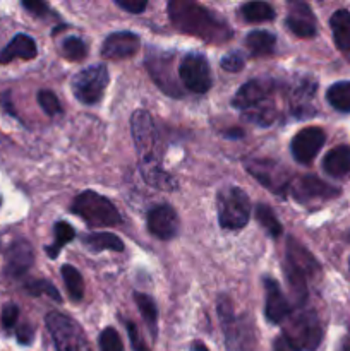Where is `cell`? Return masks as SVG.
<instances>
[{
  "label": "cell",
  "instance_id": "6da1fadb",
  "mask_svg": "<svg viewBox=\"0 0 350 351\" xmlns=\"http://www.w3.org/2000/svg\"><path fill=\"white\" fill-rule=\"evenodd\" d=\"M130 132L139 156V170L148 185L160 191H175L177 182L163 170L158 153V132L154 120L146 110H136L130 117Z\"/></svg>",
  "mask_w": 350,
  "mask_h": 351
},
{
  "label": "cell",
  "instance_id": "7a4b0ae2",
  "mask_svg": "<svg viewBox=\"0 0 350 351\" xmlns=\"http://www.w3.org/2000/svg\"><path fill=\"white\" fill-rule=\"evenodd\" d=\"M168 17L180 33L201 38L208 43H225L233 36V31L222 17L191 0H170Z\"/></svg>",
  "mask_w": 350,
  "mask_h": 351
},
{
  "label": "cell",
  "instance_id": "3957f363",
  "mask_svg": "<svg viewBox=\"0 0 350 351\" xmlns=\"http://www.w3.org/2000/svg\"><path fill=\"white\" fill-rule=\"evenodd\" d=\"M273 79H250L233 96L232 105L249 122L263 127L271 125L275 119H277V108L273 105Z\"/></svg>",
  "mask_w": 350,
  "mask_h": 351
},
{
  "label": "cell",
  "instance_id": "277c9868",
  "mask_svg": "<svg viewBox=\"0 0 350 351\" xmlns=\"http://www.w3.org/2000/svg\"><path fill=\"white\" fill-rule=\"evenodd\" d=\"M71 211L84 219V223L93 228L102 226H115L122 221L120 213L112 201L100 195L95 191H84L72 201Z\"/></svg>",
  "mask_w": 350,
  "mask_h": 351
},
{
  "label": "cell",
  "instance_id": "5b68a950",
  "mask_svg": "<svg viewBox=\"0 0 350 351\" xmlns=\"http://www.w3.org/2000/svg\"><path fill=\"white\" fill-rule=\"evenodd\" d=\"M48 332L57 351H93L81 326L62 312H50L45 317Z\"/></svg>",
  "mask_w": 350,
  "mask_h": 351
},
{
  "label": "cell",
  "instance_id": "8992f818",
  "mask_svg": "<svg viewBox=\"0 0 350 351\" xmlns=\"http://www.w3.org/2000/svg\"><path fill=\"white\" fill-rule=\"evenodd\" d=\"M216 311H218L229 351H253V329L247 324L246 317H240L233 312V305L230 298L220 297L218 304H216Z\"/></svg>",
  "mask_w": 350,
  "mask_h": 351
},
{
  "label": "cell",
  "instance_id": "52a82bcc",
  "mask_svg": "<svg viewBox=\"0 0 350 351\" xmlns=\"http://www.w3.org/2000/svg\"><path fill=\"white\" fill-rule=\"evenodd\" d=\"M220 226L225 230H240L250 216L249 195L239 187H226L216 197Z\"/></svg>",
  "mask_w": 350,
  "mask_h": 351
},
{
  "label": "cell",
  "instance_id": "ba28073f",
  "mask_svg": "<svg viewBox=\"0 0 350 351\" xmlns=\"http://www.w3.org/2000/svg\"><path fill=\"white\" fill-rule=\"evenodd\" d=\"M297 351H316L323 341V326L312 311L290 315L287 329L281 332Z\"/></svg>",
  "mask_w": 350,
  "mask_h": 351
},
{
  "label": "cell",
  "instance_id": "9c48e42d",
  "mask_svg": "<svg viewBox=\"0 0 350 351\" xmlns=\"http://www.w3.org/2000/svg\"><path fill=\"white\" fill-rule=\"evenodd\" d=\"M106 86H108V69L103 64L89 65L72 79V93L84 105L98 103Z\"/></svg>",
  "mask_w": 350,
  "mask_h": 351
},
{
  "label": "cell",
  "instance_id": "30bf717a",
  "mask_svg": "<svg viewBox=\"0 0 350 351\" xmlns=\"http://www.w3.org/2000/svg\"><path fill=\"white\" fill-rule=\"evenodd\" d=\"M178 79L189 91L196 93V95L208 93L213 84L208 58L202 53H198V51L185 55L182 58L180 65H178Z\"/></svg>",
  "mask_w": 350,
  "mask_h": 351
},
{
  "label": "cell",
  "instance_id": "8fae6325",
  "mask_svg": "<svg viewBox=\"0 0 350 351\" xmlns=\"http://www.w3.org/2000/svg\"><path fill=\"white\" fill-rule=\"evenodd\" d=\"M288 192L294 195L295 201L302 204H312V202L329 201L340 195V189L333 187L328 182L314 177V175H302V177L292 180Z\"/></svg>",
  "mask_w": 350,
  "mask_h": 351
},
{
  "label": "cell",
  "instance_id": "7c38bea8",
  "mask_svg": "<svg viewBox=\"0 0 350 351\" xmlns=\"http://www.w3.org/2000/svg\"><path fill=\"white\" fill-rule=\"evenodd\" d=\"M246 168L257 182L270 189L275 194L288 192L292 180L288 178V171L281 168L277 161L271 160H249L246 161Z\"/></svg>",
  "mask_w": 350,
  "mask_h": 351
},
{
  "label": "cell",
  "instance_id": "4fadbf2b",
  "mask_svg": "<svg viewBox=\"0 0 350 351\" xmlns=\"http://www.w3.org/2000/svg\"><path fill=\"white\" fill-rule=\"evenodd\" d=\"M146 67L148 72L151 74L153 81L156 82L158 88L163 89L167 95L172 98H180L182 89L175 82L174 74H172V67H174V55L165 53V51H154L151 50L150 55L146 57Z\"/></svg>",
  "mask_w": 350,
  "mask_h": 351
},
{
  "label": "cell",
  "instance_id": "5bb4252c",
  "mask_svg": "<svg viewBox=\"0 0 350 351\" xmlns=\"http://www.w3.org/2000/svg\"><path fill=\"white\" fill-rule=\"evenodd\" d=\"M325 130L319 129V127H305V129L299 130L294 139H292V156L297 163L309 165L318 156L321 147L325 146Z\"/></svg>",
  "mask_w": 350,
  "mask_h": 351
},
{
  "label": "cell",
  "instance_id": "9a60e30c",
  "mask_svg": "<svg viewBox=\"0 0 350 351\" xmlns=\"http://www.w3.org/2000/svg\"><path fill=\"white\" fill-rule=\"evenodd\" d=\"M148 230L160 240H170L178 232V218L170 204H158L148 213Z\"/></svg>",
  "mask_w": 350,
  "mask_h": 351
},
{
  "label": "cell",
  "instance_id": "2e32d148",
  "mask_svg": "<svg viewBox=\"0 0 350 351\" xmlns=\"http://www.w3.org/2000/svg\"><path fill=\"white\" fill-rule=\"evenodd\" d=\"M264 288H266V305H264L266 319L273 324H281L290 317V304L273 278H264Z\"/></svg>",
  "mask_w": 350,
  "mask_h": 351
},
{
  "label": "cell",
  "instance_id": "e0dca14e",
  "mask_svg": "<svg viewBox=\"0 0 350 351\" xmlns=\"http://www.w3.org/2000/svg\"><path fill=\"white\" fill-rule=\"evenodd\" d=\"M287 26L295 36L299 38H312L318 31V23L311 7L304 2H292L287 16Z\"/></svg>",
  "mask_w": 350,
  "mask_h": 351
},
{
  "label": "cell",
  "instance_id": "ac0fdd59",
  "mask_svg": "<svg viewBox=\"0 0 350 351\" xmlns=\"http://www.w3.org/2000/svg\"><path fill=\"white\" fill-rule=\"evenodd\" d=\"M139 36L130 31H119L105 38L102 45V55L106 58H129L139 50Z\"/></svg>",
  "mask_w": 350,
  "mask_h": 351
},
{
  "label": "cell",
  "instance_id": "d6986e66",
  "mask_svg": "<svg viewBox=\"0 0 350 351\" xmlns=\"http://www.w3.org/2000/svg\"><path fill=\"white\" fill-rule=\"evenodd\" d=\"M5 261V273L9 274V276H23V274L33 266V247H31V243L26 242V240H16V242L9 247V250H7Z\"/></svg>",
  "mask_w": 350,
  "mask_h": 351
},
{
  "label": "cell",
  "instance_id": "ffe728a7",
  "mask_svg": "<svg viewBox=\"0 0 350 351\" xmlns=\"http://www.w3.org/2000/svg\"><path fill=\"white\" fill-rule=\"evenodd\" d=\"M285 257H287L285 263L294 266L295 269L301 271L302 274H305L307 280L319 273V266L318 263H316V259L307 252V249H305L304 245H301V243L297 242V240L288 239L287 254H285Z\"/></svg>",
  "mask_w": 350,
  "mask_h": 351
},
{
  "label": "cell",
  "instance_id": "44dd1931",
  "mask_svg": "<svg viewBox=\"0 0 350 351\" xmlns=\"http://www.w3.org/2000/svg\"><path fill=\"white\" fill-rule=\"evenodd\" d=\"M38 48L36 43L31 36L27 34H16L10 40L3 50H0V64H9L14 58H24V60H31L36 57Z\"/></svg>",
  "mask_w": 350,
  "mask_h": 351
},
{
  "label": "cell",
  "instance_id": "7402d4cb",
  "mask_svg": "<svg viewBox=\"0 0 350 351\" xmlns=\"http://www.w3.org/2000/svg\"><path fill=\"white\" fill-rule=\"evenodd\" d=\"M316 93V82L312 79L304 77L299 79V82L295 84V88L292 89L290 95V103L292 110L297 117H305L311 115V99L314 98Z\"/></svg>",
  "mask_w": 350,
  "mask_h": 351
},
{
  "label": "cell",
  "instance_id": "603a6c76",
  "mask_svg": "<svg viewBox=\"0 0 350 351\" xmlns=\"http://www.w3.org/2000/svg\"><path fill=\"white\" fill-rule=\"evenodd\" d=\"M323 168L333 178L350 175V146H336L323 160Z\"/></svg>",
  "mask_w": 350,
  "mask_h": 351
},
{
  "label": "cell",
  "instance_id": "cb8c5ba5",
  "mask_svg": "<svg viewBox=\"0 0 350 351\" xmlns=\"http://www.w3.org/2000/svg\"><path fill=\"white\" fill-rule=\"evenodd\" d=\"M333 40L340 51H350V12L347 9H338L329 19Z\"/></svg>",
  "mask_w": 350,
  "mask_h": 351
},
{
  "label": "cell",
  "instance_id": "d4e9b609",
  "mask_svg": "<svg viewBox=\"0 0 350 351\" xmlns=\"http://www.w3.org/2000/svg\"><path fill=\"white\" fill-rule=\"evenodd\" d=\"M277 36L268 31H250L246 38V47L253 57H268L275 51Z\"/></svg>",
  "mask_w": 350,
  "mask_h": 351
},
{
  "label": "cell",
  "instance_id": "484cf974",
  "mask_svg": "<svg viewBox=\"0 0 350 351\" xmlns=\"http://www.w3.org/2000/svg\"><path fill=\"white\" fill-rule=\"evenodd\" d=\"M84 245L91 249L93 252H102V250H113V252H122L124 242L113 233L98 232V233H88L82 239Z\"/></svg>",
  "mask_w": 350,
  "mask_h": 351
},
{
  "label": "cell",
  "instance_id": "4316f807",
  "mask_svg": "<svg viewBox=\"0 0 350 351\" xmlns=\"http://www.w3.org/2000/svg\"><path fill=\"white\" fill-rule=\"evenodd\" d=\"M326 99L335 110L343 113L350 112V81H338L326 91Z\"/></svg>",
  "mask_w": 350,
  "mask_h": 351
},
{
  "label": "cell",
  "instance_id": "83f0119b",
  "mask_svg": "<svg viewBox=\"0 0 350 351\" xmlns=\"http://www.w3.org/2000/svg\"><path fill=\"white\" fill-rule=\"evenodd\" d=\"M240 14L247 23H266V21L275 19V9L266 2L244 3Z\"/></svg>",
  "mask_w": 350,
  "mask_h": 351
},
{
  "label": "cell",
  "instance_id": "f1b7e54d",
  "mask_svg": "<svg viewBox=\"0 0 350 351\" xmlns=\"http://www.w3.org/2000/svg\"><path fill=\"white\" fill-rule=\"evenodd\" d=\"M54 233H55V242L51 245H48L47 249V256L55 259V257L60 254L62 247H65V243L72 242L75 239V230L72 228L69 223L65 221H57L54 226Z\"/></svg>",
  "mask_w": 350,
  "mask_h": 351
},
{
  "label": "cell",
  "instance_id": "f546056e",
  "mask_svg": "<svg viewBox=\"0 0 350 351\" xmlns=\"http://www.w3.org/2000/svg\"><path fill=\"white\" fill-rule=\"evenodd\" d=\"M62 278H64V283L72 300H82V297H84V280H82L81 273L74 266L65 264V266H62Z\"/></svg>",
  "mask_w": 350,
  "mask_h": 351
},
{
  "label": "cell",
  "instance_id": "4dcf8cb0",
  "mask_svg": "<svg viewBox=\"0 0 350 351\" xmlns=\"http://www.w3.org/2000/svg\"><path fill=\"white\" fill-rule=\"evenodd\" d=\"M256 219L259 221V225L266 230L268 235L273 237V239H278V237L283 233V226H281V223L278 221L275 211L268 204L256 206Z\"/></svg>",
  "mask_w": 350,
  "mask_h": 351
},
{
  "label": "cell",
  "instance_id": "1f68e13d",
  "mask_svg": "<svg viewBox=\"0 0 350 351\" xmlns=\"http://www.w3.org/2000/svg\"><path fill=\"white\" fill-rule=\"evenodd\" d=\"M134 300H136L137 308H139L141 315H143L144 322L148 324V328L151 329L153 335H156V324H158V308L156 304L153 302V298L148 297L144 293H134Z\"/></svg>",
  "mask_w": 350,
  "mask_h": 351
},
{
  "label": "cell",
  "instance_id": "d6a6232c",
  "mask_svg": "<svg viewBox=\"0 0 350 351\" xmlns=\"http://www.w3.org/2000/svg\"><path fill=\"white\" fill-rule=\"evenodd\" d=\"M88 48L86 43L78 36H69L62 41V55L71 62H79L86 57Z\"/></svg>",
  "mask_w": 350,
  "mask_h": 351
},
{
  "label": "cell",
  "instance_id": "836d02e7",
  "mask_svg": "<svg viewBox=\"0 0 350 351\" xmlns=\"http://www.w3.org/2000/svg\"><path fill=\"white\" fill-rule=\"evenodd\" d=\"M26 290L27 293L33 295V297H48L51 298L54 302H62L60 293H58L57 288L50 283V281H45V280H36V281H31V283L26 285Z\"/></svg>",
  "mask_w": 350,
  "mask_h": 351
},
{
  "label": "cell",
  "instance_id": "e575fe53",
  "mask_svg": "<svg viewBox=\"0 0 350 351\" xmlns=\"http://www.w3.org/2000/svg\"><path fill=\"white\" fill-rule=\"evenodd\" d=\"M38 103H40L41 110H43L47 115L54 117L62 113L60 101H58V98L55 96V93L48 91V89H41V91L38 93Z\"/></svg>",
  "mask_w": 350,
  "mask_h": 351
},
{
  "label": "cell",
  "instance_id": "d590c367",
  "mask_svg": "<svg viewBox=\"0 0 350 351\" xmlns=\"http://www.w3.org/2000/svg\"><path fill=\"white\" fill-rule=\"evenodd\" d=\"M100 350L102 351H124L122 339H120L119 332L113 328L103 329L100 335Z\"/></svg>",
  "mask_w": 350,
  "mask_h": 351
},
{
  "label": "cell",
  "instance_id": "8d00e7d4",
  "mask_svg": "<svg viewBox=\"0 0 350 351\" xmlns=\"http://www.w3.org/2000/svg\"><path fill=\"white\" fill-rule=\"evenodd\" d=\"M244 64H246V60H244L242 51L239 50L230 51L222 58V67L226 72H240L244 69Z\"/></svg>",
  "mask_w": 350,
  "mask_h": 351
},
{
  "label": "cell",
  "instance_id": "74e56055",
  "mask_svg": "<svg viewBox=\"0 0 350 351\" xmlns=\"http://www.w3.org/2000/svg\"><path fill=\"white\" fill-rule=\"evenodd\" d=\"M126 328H127V335H129L130 345H132L134 351H150L148 345L144 343L143 336H141L139 329H137V326L134 324V322L126 321Z\"/></svg>",
  "mask_w": 350,
  "mask_h": 351
},
{
  "label": "cell",
  "instance_id": "f35d334b",
  "mask_svg": "<svg viewBox=\"0 0 350 351\" xmlns=\"http://www.w3.org/2000/svg\"><path fill=\"white\" fill-rule=\"evenodd\" d=\"M17 317H19V307L14 304H9L2 311V324L5 329H12L16 326Z\"/></svg>",
  "mask_w": 350,
  "mask_h": 351
},
{
  "label": "cell",
  "instance_id": "ab89813d",
  "mask_svg": "<svg viewBox=\"0 0 350 351\" xmlns=\"http://www.w3.org/2000/svg\"><path fill=\"white\" fill-rule=\"evenodd\" d=\"M115 3L130 14H141L148 7L146 0H115Z\"/></svg>",
  "mask_w": 350,
  "mask_h": 351
},
{
  "label": "cell",
  "instance_id": "60d3db41",
  "mask_svg": "<svg viewBox=\"0 0 350 351\" xmlns=\"http://www.w3.org/2000/svg\"><path fill=\"white\" fill-rule=\"evenodd\" d=\"M23 7L26 10H30L34 16H47L50 14V7L45 2H40V0H24Z\"/></svg>",
  "mask_w": 350,
  "mask_h": 351
},
{
  "label": "cell",
  "instance_id": "b9f144b4",
  "mask_svg": "<svg viewBox=\"0 0 350 351\" xmlns=\"http://www.w3.org/2000/svg\"><path fill=\"white\" fill-rule=\"evenodd\" d=\"M16 338L21 345H31L34 338V331L30 324H23L19 326V329L16 331Z\"/></svg>",
  "mask_w": 350,
  "mask_h": 351
},
{
  "label": "cell",
  "instance_id": "7bdbcfd3",
  "mask_svg": "<svg viewBox=\"0 0 350 351\" xmlns=\"http://www.w3.org/2000/svg\"><path fill=\"white\" fill-rule=\"evenodd\" d=\"M273 351H297V350H295L294 345H292V343L288 341L287 336L280 335L277 339H275Z\"/></svg>",
  "mask_w": 350,
  "mask_h": 351
},
{
  "label": "cell",
  "instance_id": "ee69618b",
  "mask_svg": "<svg viewBox=\"0 0 350 351\" xmlns=\"http://www.w3.org/2000/svg\"><path fill=\"white\" fill-rule=\"evenodd\" d=\"M191 351H209L206 348V345H202L201 341H194L191 346Z\"/></svg>",
  "mask_w": 350,
  "mask_h": 351
},
{
  "label": "cell",
  "instance_id": "f6af8a7d",
  "mask_svg": "<svg viewBox=\"0 0 350 351\" xmlns=\"http://www.w3.org/2000/svg\"><path fill=\"white\" fill-rule=\"evenodd\" d=\"M226 136H229V139H232V136H237V139H239V137L244 136V132L242 130H229V132H226Z\"/></svg>",
  "mask_w": 350,
  "mask_h": 351
},
{
  "label": "cell",
  "instance_id": "bcb514c9",
  "mask_svg": "<svg viewBox=\"0 0 350 351\" xmlns=\"http://www.w3.org/2000/svg\"><path fill=\"white\" fill-rule=\"evenodd\" d=\"M343 351H350V345H345V346H343Z\"/></svg>",
  "mask_w": 350,
  "mask_h": 351
},
{
  "label": "cell",
  "instance_id": "7dc6e473",
  "mask_svg": "<svg viewBox=\"0 0 350 351\" xmlns=\"http://www.w3.org/2000/svg\"><path fill=\"white\" fill-rule=\"evenodd\" d=\"M349 269H350V261H349Z\"/></svg>",
  "mask_w": 350,
  "mask_h": 351
}]
</instances>
